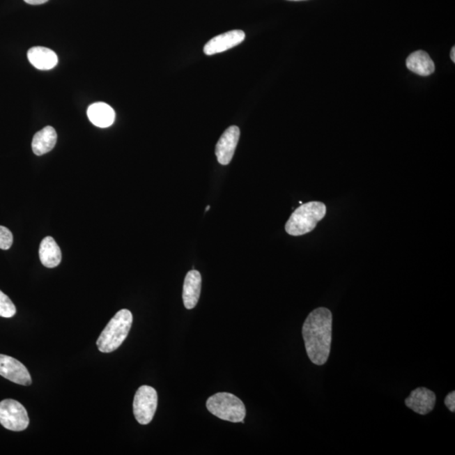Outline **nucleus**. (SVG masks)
Returning a JSON list of instances; mask_svg holds the SVG:
<instances>
[{"label":"nucleus","instance_id":"f257e3e1","mask_svg":"<svg viewBox=\"0 0 455 455\" xmlns=\"http://www.w3.org/2000/svg\"><path fill=\"white\" fill-rule=\"evenodd\" d=\"M302 334L309 360L314 364L327 362L332 340V314L326 308L313 311L304 321Z\"/></svg>","mask_w":455,"mask_h":455},{"label":"nucleus","instance_id":"f03ea898","mask_svg":"<svg viewBox=\"0 0 455 455\" xmlns=\"http://www.w3.org/2000/svg\"><path fill=\"white\" fill-rule=\"evenodd\" d=\"M130 311L123 309L116 314L98 337L96 345L100 352L110 353L116 351L130 333L132 324Z\"/></svg>","mask_w":455,"mask_h":455},{"label":"nucleus","instance_id":"7ed1b4c3","mask_svg":"<svg viewBox=\"0 0 455 455\" xmlns=\"http://www.w3.org/2000/svg\"><path fill=\"white\" fill-rule=\"evenodd\" d=\"M325 205L321 202L302 204L290 216L285 225L286 232L293 236H300L311 232L325 216Z\"/></svg>","mask_w":455,"mask_h":455},{"label":"nucleus","instance_id":"20e7f679","mask_svg":"<svg viewBox=\"0 0 455 455\" xmlns=\"http://www.w3.org/2000/svg\"><path fill=\"white\" fill-rule=\"evenodd\" d=\"M207 408L221 420L231 422H242L247 414L245 406L235 394L221 392L213 394L207 401Z\"/></svg>","mask_w":455,"mask_h":455},{"label":"nucleus","instance_id":"39448f33","mask_svg":"<svg viewBox=\"0 0 455 455\" xmlns=\"http://www.w3.org/2000/svg\"><path fill=\"white\" fill-rule=\"evenodd\" d=\"M29 422L26 410L20 402L12 399L0 402V424L3 428L21 432L27 429Z\"/></svg>","mask_w":455,"mask_h":455},{"label":"nucleus","instance_id":"423d86ee","mask_svg":"<svg viewBox=\"0 0 455 455\" xmlns=\"http://www.w3.org/2000/svg\"><path fill=\"white\" fill-rule=\"evenodd\" d=\"M158 394L151 386L143 385L137 390L134 401V414L139 424L147 425L154 418Z\"/></svg>","mask_w":455,"mask_h":455},{"label":"nucleus","instance_id":"0eeeda50","mask_svg":"<svg viewBox=\"0 0 455 455\" xmlns=\"http://www.w3.org/2000/svg\"><path fill=\"white\" fill-rule=\"evenodd\" d=\"M0 376L21 385H31V377L26 366L15 358L0 354Z\"/></svg>","mask_w":455,"mask_h":455},{"label":"nucleus","instance_id":"6e6552de","mask_svg":"<svg viewBox=\"0 0 455 455\" xmlns=\"http://www.w3.org/2000/svg\"><path fill=\"white\" fill-rule=\"evenodd\" d=\"M240 135V128L231 126L225 130L223 135L220 137L219 142L216 145L215 155L217 161L222 166H227L231 163L239 142Z\"/></svg>","mask_w":455,"mask_h":455},{"label":"nucleus","instance_id":"1a4fd4ad","mask_svg":"<svg viewBox=\"0 0 455 455\" xmlns=\"http://www.w3.org/2000/svg\"><path fill=\"white\" fill-rule=\"evenodd\" d=\"M243 31L235 30L215 36L204 46V54L208 56L220 54L238 46L245 40Z\"/></svg>","mask_w":455,"mask_h":455},{"label":"nucleus","instance_id":"9d476101","mask_svg":"<svg viewBox=\"0 0 455 455\" xmlns=\"http://www.w3.org/2000/svg\"><path fill=\"white\" fill-rule=\"evenodd\" d=\"M436 401V394L432 390L421 387L410 392L406 399L405 404L417 414L426 415L434 409Z\"/></svg>","mask_w":455,"mask_h":455},{"label":"nucleus","instance_id":"9b49d317","mask_svg":"<svg viewBox=\"0 0 455 455\" xmlns=\"http://www.w3.org/2000/svg\"><path fill=\"white\" fill-rule=\"evenodd\" d=\"M201 288H202V276L199 271L192 270L185 277L183 299L185 307L192 309L199 303Z\"/></svg>","mask_w":455,"mask_h":455},{"label":"nucleus","instance_id":"f8f14e48","mask_svg":"<svg viewBox=\"0 0 455 455\" xmlns=\"http://www.w3.org/2000/svg\"><path fill=\"white\" fill-rule=\"evenodd\" d=\"M28 60L32 65L40 70H50L57 65V54L49 48L34 47L27 52Z\"/></svg>","mask_w":455,"mask_h":455},{"label":"nucleus","instance_id":"ddd939ff","mask_svg":"<svg viewBox=\"0 0 455 455\" xmlns=\"http://www.w3.org/2000/svg\"><path fill=\"white\" fill-rule=\"evenodd\" d=\"M39 256L44 267L54 268L61 263L62 252L51 236L44 238L40 245Z\"/></svg>","mask_w":455,"mask_h":455},{"label":"nucleus","instance_id":"4468645a","mask_svg":"<svg viewBox=\"0 0 455 455\" xmlns=\"http://www.w3.org/2000/svg\"><path fill=\"white\" fill-rule=\"evenodd\" d=\"M87 115L95 126L102 128L111 126L116 116L114 109L103 102L92 104L88 108Z\"/></svg>","mask_w":455,"mask_h":455},{"label":"nucleus","instance_id":"2eb2a0df","mask_svg":"<svg viewBox=\"0 0 455 455\" xmlns=\"http://www.w3.org/2000/svg\"><path fill=\"white\" fill-rule=\"evenodd\" d=\"M58 135L54 128L47 126L36 132L32 140V151L36 155H43L51 151L57 143Z\"/></svg>","mask_w":455,"mask_h":455},{"label":"nucleus","instance_id":"dca6fc26","mask_svg":"<svg viewBox=\"0 0 455 455\" xmlns=\"http://www.w3.org/2000/svg\"><path fill=\"white\" fill-rule=\"evenodd\" d=\"M408 70L420 76H429L433 74L435 65L432 59L424 51H416L406 59Z\"/></svg>","mask_w":455,"mask_h":455},{"label":"nucleus","instance_id":"f3484780","mask_svg":"<svg viewBox=\"0 0 455 455\" xmlns=\"http://www.w3.org/2000/svg\"><path fill=\"white\" fill-rule=\"evenodd\" d=\"M16 314V308L9 297L0 290V316L3 318L13 317Z\"/></svg>","mask_w":455,"mask_h":455},{"label":"nucleus","instance_id":"a211bd4d","mask_svg":"<svg viewBox=\"0 0 455 455\" xmlns=\"http://www.w3.org/2000/svg\"><path fill=\"white\" fill-rule=\"evenodd\" d=\"M13 244V235L9 229L0 226V249H9Z\"/></svg>","mask_w":455,"mask_h":455},{"label":"nucleus","instance_id":"6ab92c4d","mask_svg":"<svg viewBox=\"0 0 455 455\" xmlns=\"http://www.w3.org/2000/svg\"><path fill=\"white\" fill-rule=\"evenodd\" d=\"M445 404L449 408L450 412H455V392H451L445 397Z\"/></svg>","mask_w":455,"mask_h":455},{"label":"nucleus","instance_id":"aec40b11","mask_svg":"<svg viewBox=\"0 0 455 455\" xmlns=\"http://www.w3.org/2000/svg\"><path fill=\"white\" fill-rule=\"evenodd\" d=\"M24 1L31 6H39L47 3L48 0H24Z\"/></svg>","mask_w":455,"mask_h":455},{"label":"nucleus","instance_id":"412c9836","mask_svg":"<svg viewBox=\"0 0 455 455\" xmlns=\"http://www.w3.org/2000/svg\"><path fill=\"white\" fill-rule=\"evenodd\" d=\"M450 57H451V60H452V61L454 63H455V47H454L452 48V50H451Z\"/></svg>","mask_w":455,"mask_h":455},{"label":"nucleus","instance_id":"4be33fe9","mask_svg":"<svg viewBox=\"0 0 455 455\" xmlns=\"http://www.w3.org/2000/svg\"><path fill=\"white\" fill-rule=\"evenodd\" d=\"M289 1H303V0H289Z\"/></svg>","mask_w":455,"mask_h":455},{"label":"nucleus","instance_id":"5701e85b","mask_svg":"<svg viewBox=\"0 0 455 455\" xmlns=\"http://www.w3.org/2000/svg\"><path fill=\"white\" fill-rule=\"evenodd\" d=\"M209 209H210V207L208 206L207 208H206V211H208Z\"/></svg>","mask_w":455,"mask_h":455}]
</instances>
